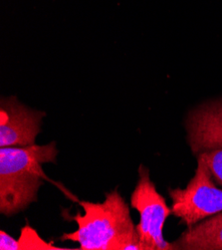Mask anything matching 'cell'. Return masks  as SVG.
I'll return each mask as SVG.
<instances>
[{"label": "cell", "instance_id": "7", "mask_svg": "<svg viewBox=\"0 0 222 250\" xmlns=\"http://www.w3.org/2000/svg\"><path fill=\"white\" fill-rule=\"evenodd\" d=\"M172 246L182 250H222V211L187 229Z\"/></svg>", "mask_w": 222, "mask_h": 250}, {"label": "cell", "instance_id": "6", "mask_svg": "<svg viewBox=\"0 0 222 250\" xmlns=\"http://www.w3.org/2000/svg\"><path fill=\"white\" fill-rule=\"evenodd\" d=\"M45 113L21 104L15 96L2 98L0 103V146L35 145Z\"/></svg>", "mask_w": 222, "mask_h": 250}, {"label": "cell", "instance_id": "9", "mask_svg": "<svg viewBox=\"0 0 222 250\" xmlns=\"http://www.w3.org/2000/svg\"><path fill=\"white\" fill-rule=\"evenodd\" d=\"M0 249L1 250H21L18 239L13 238L5 231H0Z\"/></svg>", "mask_w": 222, "mask_h": 250}, {"label": "cell", "instance_id": "5", "mask_svg": "<svg viewBox=\"0 0 222 250\" xmlns=\"http://www.w3.org/2000/svg\"><path fill=\"white\" fill-rule=\"evenodd\" d=\"M186 129L192 153L205 161L214 181L222 187V100L193 110Z\"/></svg>", "mask_w": 222, "mask_h": 250}, {"label": "cell", "instance_id": "4", "mask_svg": "<svg viewBox=\"0 0 222 250\" xmlns=\"http://www.w3.org/2000/svg\"><path fill=\"white\" fill-rule=\"evenodd\" d=\"M139 181L131 196V205L140 213L137 231L141 250H170L172 243L164 240L162 229L171 212L150 178V170L142 165L139 168Z\"/></svg>", "mask_w": 222, "mask_h": 250}, {"label": "cell", "instance_id": "8", "mask_svg": "<svg viewBox=\"0 0 222 250\" xmlns=\"http://www.w3.org/2000/svg\"><path fill=\"white\" fill-rule=\"evenodd\" d=\"M18 240L20 243L21 250H25V249H48V250L65 249V248L53 246L51 244L45 242L37 234V232L28 226L23 228V229L21 230L20 238Z\"/></svg>", "mask_w": 222, "mask_h": 250}, {"label": "cell", "instance_id": "2", "mask_svg": "<svg viewBox=\"0 0 222 250\" xmlns=\"http://www.w3.org/2000/svg\"><path fill=\"white\" fill-rule=\"evenodd\" d=\"M56 143L0 148V212L12 216L37 202L47 176L42 166L55 163Z\"/></svg>", "mask_w": 222, "mask_h": 250}, {"label": "cell", "instance_id": "3", "mask_svg": "<svg viewBox=\"0 0 222 250\" xmlns=\"http://www.w3.org/2000/svg\"><path fill=\"white\" fill-rule=\"evenodd\" d=\"M212 177L205 161L199 157L195 174L187 187L169 190L171 212L188 229L222 211V189L215 186Z\"/></svg>", "mask_w": 222, "mask_h": 250}, {"label": "cell", "instance_id": "1", "mask_svg": "<svg viewBox=\"0 0 222 250\" xmlns=\"http://www.w3.org/2000/svg\"><path fill=\"white\" fill-rule=\"evenodd\" d=\"M80 205L85 213L71 217L77 230L63 234L62 240L78 242L82 250H141L129 206L118 190L107 192L103 203Z\"/></svg>", "mask_w": 222, "mask_h": 250}]
</instances>
